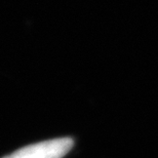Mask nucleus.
I'll use <instances>...</instances> for the list:
<instances>
[{"mask_svg": "<svg viewBox=\"0 0 158 158\" xmlns=\"http://www.w3.org/2000/svg\"><path fill=\"white\" fill-rule=\"evenodd\" d=\"M70 138H59L32 144L3 158H62L73 147Z\"/></svg>", "mask_w": 158, "mask_h": 158, "instance_id": "obj_1", "label": "nucleus"}]
</instances>
